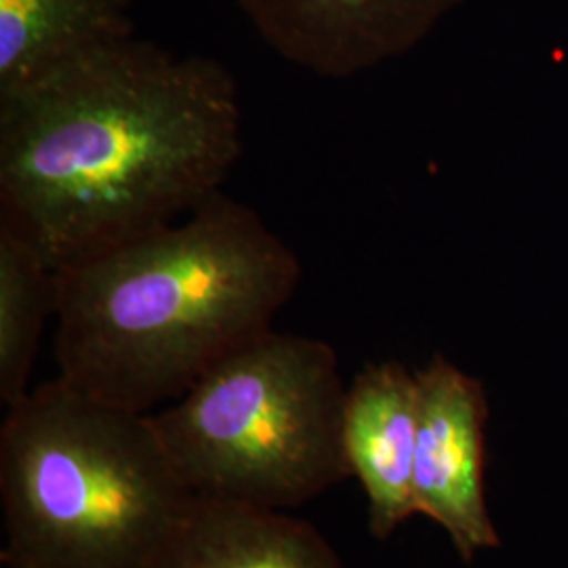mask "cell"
Wrapping results in <instances>:
<instances>
[{
  "instance_id": "52a82bcc",
  "label": "cell",
  "mask_w": 568,
  "mask_h": 568,
  "mask_svg": "<svg viewBox=\"0 0 568 568\" xmlns=\"http://www.w3.org/2000/svg\"><path fill=\"white\" fill-rule=\"evenodd\" d=\"M417 422V375L405 366H365L347 386L345 462L365 490L368 528L377 539H387L417 514L413 485Z\"/></svg>"
},
{
  "instance_id": "6da1fadb",
  "label": "cell",
  "mask_w": 568,
  "mask_h": 568,
  "mask_svg": "<svg viewBox=\"0 0 568 568\" xmlns=\"http://www.w3.org/2000/svg\"><path fill=\"white\" fill-rule=\"evenodd\" d=\"M243 143L222 61L131 37L0 98V222L79 264L217 196Z\"/></svg>"
},
{
  "instance_id": "5b68a950",
  "label": "cell",
  "mask_w": 568,
  "mask_h": 568,
  "mask_svg": "<svg viewBox=\"0 0 568 568\" xmlns=\"http://www.w3.org/2000/svg\"><path fill=\"white\" fill-rule=\"evenodd\" d=\"M419 422L415 447L417 514L447 530L464 560L499 546L485 493L488 406L485 387L436 356L415 371Z\"/></svg>"
},
{
  "instance_id": "9c48e42d",
  "label": "cell",
  "mask_w": 568,
  "mask_h": 568,
  "mask_svg": "<svg viewBox=\"0 0 568 568\" xmlns=\"http://www.w3.org/2000/svg\"><path fill=\"white\" fill-rule=\"evenodd\" d=\"M131 0H0V98L133 34Z\"/></svg>"
},
{
  "instance_id": "277c9868",
  "label": "cell",
  "mask_w": 568,
  "mask_h": 568,
  "mask_svg": "<svg viewBox=\"0 0 568 568\" xmlns=\"http://www.w3.org/2000/svg\"><path fill=\"white\" fill-rule=\"evenodd\" d=\"M345 392L331 344L272 328L152 422L192 495L288 511L352 478Z\"/></svg>"
},
{
  "instance_id": "3957f363",
  "label": "cell",
  "mask_w": 568,
  "mask_h": 568,
  "mask_svg": "<svg viewBox=\"0 0 568 568\" xmlns=\"http://www.w3.org/2000/svg\"><path fill=\"white\" fill-rule=\"evenodd\" d=\"M190 497L152 413L60 375L7 408L4 568H145Z\"/></svg>"
},
{
  "instance_id": "ba28073f",
  "label": "cell",
  "mask_w": 568,
  "mask_h": 568,
  "mask_svg": "<svg viewBox=\"0 0 568 568\" xmlns=\"http://www.w3.org/2000/svg\"><path fill=\"white\" fill-rule=\"evenodd\" d=\"M145 568H344L325 535L283 509L192 495Z\"/></svg>"
},
{
  "instance_id": "8992f818",
  "label": "cell",
  "mask_w": 568,
  "mask_h": 568,
  "mask_svg": "<svg viewBox=\"0 0 568 568\" xmlns=\"http://www.w3.org/2000/svg\"><path fill=\"white\" fill-rule=\"evenodd\" d=\"M270 49L323 79L403 58L466 0H236Z\"/></svg>"
},
{
  "instance_id": "30bf717a",
  "label": "cell",
  "mask_w": 568,
  "mask_h": 568,
  "mask_svg": "<svg viewBox=\"0 0 568 568\" xmlns=\"http://www.w3.org/2000/svg\"><path fill=\"white\" fill-rule=\"evenodd\" d=\"M55 270L16 227L0 222V400L30 392L42 331L55 318Z\"/></svg>"
},
{
  "instance_id": "7a4b0ae2",
  "label": "cell",
  "mask_w": 568,
  "mask_h": 568,
  "mask_svg": "<svg viewBox=\"0 0 568 568\" xmlns=\"http://www.w3.org/2000/svg\"><path fill=\"white\" fill-rule=\"evenodd\" d=\"M58 375L152 413L274 328L302 283L295 251L224 192L180 222L55 270Z\"/></svg>"
}]
</instances>
